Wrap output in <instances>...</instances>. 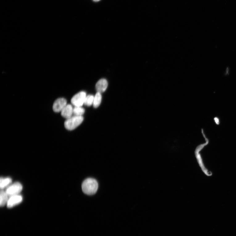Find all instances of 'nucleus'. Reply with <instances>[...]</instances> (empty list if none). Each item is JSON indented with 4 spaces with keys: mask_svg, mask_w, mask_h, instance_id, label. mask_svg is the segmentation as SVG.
Here are the masks:
<instances>
[{
    "mask_svg": "<svg viewBox=\"0 0 236 236\" xmlns=\"http://www.w3.org/2000/svg\"><path fill=\"white\" fill-rule=\"evenodd\" d=\"M9 196L5 191L1 190L0 193V205L3 207L7 205L9 199Z\"/></svg>",
    "mask_w": 236,
    "mask_h": 236,
    "instance_id": "nucleus-10",
    "label": "nucleus"
},
{
    "mask_svg": "<svg viewBox=\"0 0 236 236\" xmlns=\"http://www.w3.org/2000/svg\"><path fill=\"white\" fill-rule=\"evenodd\" d=\"M12 182L11 178L7 177H1L0 180V187L1 190L6 187H8L10 184H11Z\"/></svg>",
    "mask_w": 236,
    "mask_h": 236,
    "instance_id": "nucleus-9",
    "label": "nucleus"
},
{
    "mask_svg": "<svg viewBox=\"0 0 236 236\" xmlns=\"http://www.w3.org/2000/svg\"><path fill=\"white\" fill-rule=\"evenodd\" d=\"M73 115L75 116H82L85 113V110L81 107H75L73 108Z\"/></svg>",
    "mask_w": 236,
    "mask_h": 236,
    "instance_id": "nucleus-12",
    "label": "nucleus"
},
{
    "mask_svg": "<svg viewBox=\"0 0 236 236\" xmlns=\"http://www.w3.org/2000/svg\"><path fill=\"white\" fill-rule=\"evenodd\" d=\"M66 100L63 98H59L56 100L53 104V111L56 113L61 112L62 110L67 105Z\"/></svg>",
    "mask_w": 236,
    "mask_h": 236,
    "instance_id": "nucleus-5",
    "label": "nucleus"
},
{
    "mask_svg": "<svg viewBox=\"0 0 236 236\" xmlns=\"http://www.w3.org/2000/svg\"><path fill=\"white\" fill-rule=\"evenodd\" d=\"M86 96L85 92L81 91L78 93L72 98L71 103L75 107H81L85 103Z\"/></svg>",
    "mask_w": 236,
    "mask_h": 236,
    "instance_id": "nucleus-4",
    "label": "nucleus"
},
{
    "mask_svg": "<svg viewBox=\"0 0 236 236\" xmlns=\"http://www.w3.org/2000/svg\"><path fill=\"white\" fill-rule=\"evenodd\" d=\"M83 119L84 118L82 116L73 115L70 118L66 119L64 122V126L68 130H73L81 124Z\"/></svg>",
    "mask_w": 236,
    "mask_h": 236,
    "instance_id": "nucleus-2",
    "label": "nucleus"
},
{
    "mask_svg": "<svg viewBox=\"0 0 236 236\" xmlns=\"http://www.w3.org/2000/svg\"><path fill=\"white\" fill-rule=\"evenodd\" d=\"M108 83L105 79H101L97 83L96 88L97 92L102 93L106 91L107 89Z\"/></svg>",
    "mask_w": 236,
    "mask_h": 236,
    "instance_id": "nucleus-7",
    "label": "nucleus"
},
{
    "mask_svg": "<svg viewBox=\"0 0 236 236\" xmlns=\"http://www.w3.org/2000/svg\"><path fill=\"white\" fill-rule=\"evenodd\" d=\"M93 1L94 2H97L99 1H100L101 0H93Z\"/></svg>",
    "mask_w": 236,
    "mask_h": 236,
    "instance_id": "nucleus-15",
    "label": "nucleus"
},
{
    "mask_svg": "<svg viewBox=\"0 0 236 236\" xmlns=\"http://www.w3.org/2000/svg\"><path fill=\"white\" fill-rule=\"evenodd\" d=\"M23 197L19 195L10 197L6 205L8 208H12L22 202Z\"/></svg>",
    "mask_w": 236,
    "mask_h": 236,
    "instance_id": "nucleus-6",
    "label": "nucleus"
},
{
    "mask_svg": "<svg viewBox=\"0 0 236 236\" xmlns=\"http://www.w3.org/2000/svg\"><path fill=\"white\" fill-rule=\"evenodd\" d=\"M94 99V97L92 95H89L86 96L84 103V104L87 106H90L93 105Z\"/></svg>",
    "mask_w": 236,
    "mask_h": 236,
    "instance_id": "nucleus-13",
    "label": "nucleus"
},
{
    "mask_svg": "<svg viewBox=\"0 0 236 236\" xmlns=\"http://www.w3.org/2000/svg\"><path fill=\"white\" fill-rule=\"evenodd\" d=\"M97 181L93 178H88L82 183V190L84 193L92 195L96 193L98 188Z\"/></svg>",
    "mask_w": 236,
    "mask_h": 236,
    "instance_id": "nucleus-1",
    "label": "nucleus"
},
{
    "mask_svg": "<svg viewBox=\"0 0 236 236\" xmlns=\"http://www.w3.org/2000/svg\"><path fill=\"white\" fill-rule=\"evenodd\" d=\"M102 100V96L101 93L97 92L94 97L93 106L94 108H97L100 105Z\"/></svg>",
    "mask_w": 236,
    "mask_h": 236,
    "instance_id": "nucleus-11",
    "label": "nucleus"
},
{
    "mask_svg": "<svg viewBox=\"0 0 236 236\" xmlns=\"http://www.w3.org/2000/svg\"><path fill=\"white\" fill-rule=\"evenodd\" d=\"M214 121L217 125H219L220 124L219 118L217 117H215L214 118Z\"/></svg>",
    "mask_w": 236,
    "mask_h": 236,
    "instance_id": "nucleus-14",
    "label": "nucleus"
},
{
    "mask_svg": "<svg viewBox=\"0 0 236 236\" xmlns=\"http://www.w3.org/2000/svg\"><path fill=\"white\" fill-rule=\"evenodd\" d=\"M73 108L70 104H67L61 111V116L66 119L70 118L73 116Z\"/></svg>",
    "mask_w": 236,
    "mask_h": 236,
    "instance_id": "nucleus-8",
    "label": "nucleus"
},
{
    "mask_svg": "<svg viewBox=\"0 0 236 236\" xmlns=\"http://www.w3.org/2000/svg\"><path fill=\"white\" fill-rule=\"evenodd\" d=\"M22 184L19 182H15L7 187L5 191L9 197L19 195L23 190Z\"/></svg>",
    "mask_w": 236,
    "mask_h": 236,
    "instance_id": "nucleus-3",
    "label": "nucleus"
}]
</instances>
